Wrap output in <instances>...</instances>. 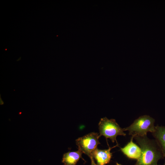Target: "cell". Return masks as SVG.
Listing matches in <instances>:
<instances>
[{"instance_id": "cell-3", "label": "cell", "mask_w": 165, "mask_h": 165, "mask_svg": "<svg viewBox=\"0 0 165 165\" xmlns=\"http://www.w3.org/2000/svg\"><path fill=\"white\" fill-rule=\"evenodd\" d=\"M100 135L109 138L112 142H116L118 135L125 136L126 134L114 119H109L105 117L101 118L98 124Z\"/></svg>"}, {"instance_id": "cell-4", "label": "cell", "mask_w": 165, "mask_h": 165, "mask_svg": "<svg viewBox=\"0 0 165 165\" xmlns=\"http://www.w3.org/2000/svg\"><path fill=\"white\" fill-rule=\"evenodd\" d=\"M100 137L98 133L93 132L78 138L75 141L78 149L90 158L93 151L100 144L98 140Z\"/></svg>"}, {"instance_id": "cell-9", "label": "cell", "mask_w": 165, "mask_h": 165, "mask_svg": "<svg viewBox=\"0 0 165 165\" xmlns=\"http://www.w3.org/2000/svg\"><path fill=\"white\" fill-rule=\"evenodd\" d=\"M91 161V165H97V164H96L94 161V159L91 156L90 158Z\"/></svg>"}, {"instance_id": "cell-5", "label": "cell", "mask_w": 165, "mask_h": 165, "mask_svg": "<svg viewBox=\"0 0 165 165\" xmlns=\"http://www.w3.org/2000/svg\"><path fill=\"white\" fill-rule=\"evenodd\" d=\"M118 144L112 147H109L107 149L101 150L97 148L92 152L91 156L97 161V165H105L110 162L112 154L110 152L111 149L116 146H118Z\"/></svg>"}, {"instance_id": "cell-6", "label": "cell", "mask_w": 165, "mask_h": 165, "mask_svg": "<svg viewBox=\"0 0 165 165\" xmlns=\"http://www.w3.org/2000/svg\"><path fill=\"white\" fill-rule=\"evenodd\" d=\"M134 137L132 136L130 141L124 147L121 148L122 152L128 158L138 160L141 154V150L133 142Z\"/></svg>"}, {"instance_id": "cell-8", "label": "cell", "mask_w": 165, "mask_h": 165, "mask_svg": "<svg viewBox=\"0 0 165 165\" xmlns=\"http://www.w3.org/2000/svg\"><path fill=\"white\" fill-rule=\"evenodd\" d=\"M83 152L80 150L75 152H68L63 155L62 162L64 165H76L80 158L84 160L82 157Z\"/></svg>"}, {"instance_id": "cell-12", "label": "cell", "mask_w": 165, "mask_h": 165, "mask_svg": "<svg viewBox=\"0 0 165 165\" xmlns=\"http://www.w3.org/2000/svg\"><path fill=\"white\" fill-rule=\"evenodd\" d=\"M164 165H165V162H164Z\"/></svg>"}, {"instance_id": "cell-1", "label": "cell", "mask_w": 165, "mask_h": 165, "mask_svg": "<svg viewBox=\"0 0 165 165\" xmlns=\"http://www.w3.org/2000/svg\"><path fill=\"white\" fill-rule=\"evenodd\" d=\"M134 138L141 150V155L134 165H158V161L164 158L155 139L149 138L147 135L135 136Z\"/></svg>"}, {"instance_id": "cell-2", "label": "cell", "mask_w": 165, "mask_h": 165, "mask_svg": "<svg viewBox=\"0 0 165 165\" xmlns=\"http://www.w3.org/2000/svg\"><path fill=\"white\" fill-rule=\"evenodd\" d=\"M155 120L149 116H141L136 119L129 126L123 128L134 137L135 136L146 135L148 132H153L155 130Z\"/></svg>"}, {"instance_id": "cell-7", "label": "cell", "mask_w": 165, "mask_h": 165, "mask_svg": "<svg viewBox=\"0 0 165 165\" xmlns=\"http://www.w3.org/2000/svg\"><path fill=\"white\" fill-rule=\"evenodd\" d=\"M152 134L165 158V127L157 126Z\"/></svg>"}, {"instance_id": "cell-13", "label": "cell", "mask_w": 165, "mask_h": 165, "mask_svg": "<svg viewBox=\"0 0 165 165\" xmlns=\"http://www.w3.org/2000/svg\"></svg>"}, {"instance_id": "cell-10", "label": "cell", "mask_w": 165, "mask_h": 165, "mask_svg": "<svg viewBox=\"0 0 165 165\" xmlns=\"http://www.w3.org/2000/svg\"><path fill=\"white\" fill-rule=\"evenodd\" d=\"M0 105H2L4 103V102H3V101L2 100V99L1 98V96H0Z\"/></svg>"}, {"instance_id": "cell-11", "label": "cell", "mask_w": 165, "mask_h": 165, "mask_svg": "<svg viewBox=\"0 0 165 165\" xmlns=\"http://www.w3.org/2000/svg\"><path fill=\"white\" fill-rule=\"evenodd\" d=\"M116 165H122L121 164L118 163H116Z\"/></svg>"}]
</instances>
